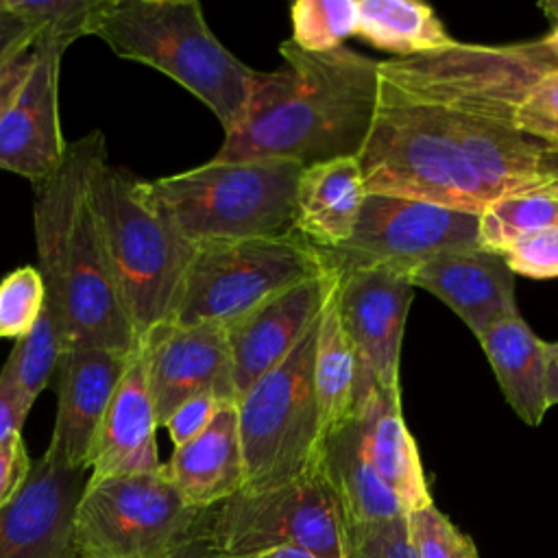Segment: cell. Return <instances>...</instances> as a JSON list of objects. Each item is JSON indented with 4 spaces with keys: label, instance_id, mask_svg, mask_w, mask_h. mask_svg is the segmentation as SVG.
Here are the masks:
<instances>
[{
    "label": "cell",
    "instance_id": "cell-1",
    "mask_svg": "<svg viewBox=\"0 0 558 558\" xmlns=\"http://www.w3.org/2000/svg\"><path fill=\"white\" fill-rule=\"evenodd\" d=\"M558 61L543 41L477 46L453 41L434 52L379 61L377 81L434 107L490 201L545 185L543 142L521 133L514 116Z\"/></svg>",
    "mask_w": 558,
    "mask_h": 558
},
{
    "label": "cell",
    "instance_id": "cell-2",
    "mask_svg": "<svg viewBox=\"0 0 558 558\" xmlns=\"http://www.w3.org/2000/svg\"><path fill=\"white\" fill-rule=\"evenodd\" d=\"M279 52L277 70L253 72L246 109L211 159L312 166L357 157L377 105L379 61L344 46L310 52L292 39Z\"/></svg>",
    "mask_w": 558,
    "mask_h": 558
},
{
    "label": "cell",
    "instance_id": "cell-3",
    "mask_svg": "<svg viewBox=\"0 0 558 558\" xmlns=\"http://www.w3.org/2000/svg\"><path fill=\"white\" fill-rule=\"evenodd\" d=\"M107 153L100 131L70 142L61 168L33 185L37 270L46 303L63 325V351L100 347L131 353L137 336L120 303L87 203V174Z\"/></svg>",
    "mask_w": 558,
    "mask_h": 558
},
{
    "label": "cell",
    "instance_id": "cell-4",
    "mask_svg": "<svg viewBox=\"0 0 558 558\" xmlns=\"http://www.w3.org/2000/svg\"><path fill=\"white\" fill-rule=\"evenodd\" d=\"M87 37L170 76L218 118L225 133L240 122L255 70L218 41L196 0H96Z\"/></svg>",
    "mask_w": 558,
    "mask_h": 558
},
{
    "label": "cell",
    "instance_id": "cell-5",
    "mask_svg": "<svg viewBox=\"0 0 558 558\" xmlns=\"http://www.w3.org/2000/svg\"><path fill=\"white\" fill-rule=\"evenodd\" d=\"M290 159L216 161L140 179L142 198L192 246L294 235L296 183Z\"/></svg>",
    "mask_w": 558,
    "mask_h": 558
},
{
    "label": "cell",
    "instance_id": "cell-6",
    "mask_svg": "<svg viewBox=\"0 0 558 558\" xmlns=\"http://www.w3.org/2000/svg\"><path fill=\"white\" fill-rule=\"evenodd\" d=\"M140 177L100 155L87 174V203L120 303L137 336L174 314L194 246L140 194Z\"/></svg>",
    "mask_w": 558,
    "mask_h": 558
},
{
    "label": "cell",
    "instance_id": "cell-7",
    "mask_svg": "<svg viewBox=\"0 0 558 558\" xmlns=\"http://www.w3.org/2000/svg\"><path fill=\"white\" fill-rule=\"evenodd\" d=\"M357 161L366 194L480 214L490 196L453 142L442 113L377 81V105Z\"/></svg>",
    "mask_w": 558,
    "mask_h": 558
},
{
    "label": "cell",
    "instance_id": "cell-8",
    "mask_svg": "<svg viewBox=\"0 0 558 558\" xmlns=\"http://www.w3.org/2000/svg\"><path fill=\"white\" fill-rule=\"evenodd\" d=\"M320 316L296 347L238 401L244 488L288 484L318 466L323 432L314 397V349Z\"/></svg>",
    "mask_w": 558,
    "mask_h": 558
},
{
    "label": "cell",
    "instance_id": "cell-9",
    "mask_svg": "<svg viewBox=\"0 0 558 558\" xmlns=\"http://www.w3.org/2000/svg\"><path fill=\"white\" fill-rule=\"evenodd\" d=\"M329 270L299 233L198 244L185 268L177 325H229L272 294Z\"/></svg>",
    "mask_w": 558,
    "mask_h": 558
},
{
    "label": "cell",
    "instance_id": "cell-10",
    "mask_svg": "<svg viewBox=\"0 0 558 558\" xmlns=\"http://www.w3.org/2000/svg\"><path fill=\"white\" fill-rule=\"evenodd\" d=\"M203 510L192 508L166 469L89 477L74 508L78 558H163L198 532Z\"/></svg>",
    "mask_w": 558,
    "mask_h": 558
},
{
    "label": "cell",
    "instance_id": "cell-11",
    "mask_svg": "<svg viewBox=\"0 0 558 558\" xmlns=\"http://www.w3.org/2000/svg\"><path fill=\"white\" fill-rule=\"evenodd\" d=\"M198 532L227 554L253 558L299 547L318 558H342L344 519L318 466L288 484L240 490L205 508Z\"/></svg>",
    "mask_w": 558,
    "mask_h": 558
},
{
    "label": "cell",
    "instance_id": "cell-12",
    "mask_svg": "<svg viewBox=\"0 0 558 558\" xmlns=\"http://www.w3.org/2000/svg\"><path fill=\"white\" fill-rule=\"evenodd\" d=\"M477 214L458 211L423 201L366 194L353 235L320 257L336 275L392 266L412 270L418 264L449 253L475 248Z\"/></svg>",
    "mask_w": 558,
    "mask_h": 558
},
{
    "label": "cell",
    "instance_id": "cell-13",
    "mask_svg": "<svg viewBox=\"0 0 558 558\" xmlns=\"http://www.w3.org/2000/svg\"><path fill=\"white\" fill-rule=\"evenodd\" d=\"M412 288L410 272L392 266L338 275L333 301L357 357L355 408L373 390H399L401 340Z\"/></svg>",
    "mask_w": 558,
    "mask_h": 558
},
{
    "label": "cell",
    "instance_id": "cell-14",
    "mask_svg": "<svg viewBox=\"0 0 558 558\" xmlns=\"http://www.w3.org/2000/svg\"><path fill=\"white\" fill-rule=\"evenodd\" d=\"M157 425L187 399L211 395L235 403L233 364L222 325L161 323L137 342Z\"/></svg>",
    "mask_w": 558,
    "mask_h": 558
},
{
    "label": "cell",
    "instance_id": "cell-15",
    "mask_svg": "<svg viewBox=\"0 0 558 558\" xmlns=\"http://www.w3.org/2000/svg\"><path fill=\"white\" fill-rule=\"evenodd\" d=\"M131 353L81 347L65 349L57 364V414L44 456L65 469L87 471L94 462L96 440L129 366Z\"/></svg>",
    "mask_w": 558,
    "mask_h": 558
},
{
    "label": "cell",
    "instance_id": "cell-16",
    "mask_svg": "<svg viewBox=\"0 0 558 558\" xmlns=\"http://www.w3.org/2000/svg\"><path fill=\"white\" fill-rule=\"evenodd\" d=\"M336 283L338 275L325 270L272 294L225 325L238 399L296 347L333 296Z\"/></svg>",
    "mask_w": 558,
    "mask_h": 558
},
{
    "label": "cell",
    "instance_id": "cell-17",
    "mask_svg": "<svg viewBox=\"0 0 558 558\" xmlns=\"http://www.w3.org/2000/svg\"><path fill=\"white\" fill-rule=\"evenodd\" d=\"M37 63L20 96L0 122V170L33 185L54 174L68 153L59 118V74L63 46L33 39Z\"/></svg>",
    "mask_w": 558,
    "mask_h": 558
},
{
    "label": "cell",
    "instance_id": "cell-18",
    "mask_svg": "<svg viewBox=\"0 0 558 558\" xmlns=\"http://www.w3.org/2000/svg\"><path fill=\"white\" fill-rule=\"evenodd\" d=\"M87 475L37 458L17 497L0 512V558H78L72 521Z\"/></svg>",
    "mask_w": 558,
    "mask_h": 558
},
{
    "label": "cell",
    "instance_id": "cell-19",
    "mask_svg": "<svg viewBox=\"0 0 558 558\" xmlns=\"http://www.w3.org/2000/svg\"><path fill=\"white\" fill-rule=\"evenodd\" d=\"M410 283L432 292L475 333L495 320L519 314L514 272L506 259L482 246L436 255L410 270Z\"/></svg>",
    "mask_w": 558,
    "mask_h": 558
},
{
    "label": "cell",
    "instance_id": "cell-20",
    "mask_svg": "<svg viewBox=\"0 0 558 558\" xmlns=\"http://www.w3.org/2000/svg\"><path fill=\"white\" fill-rule=\"evenodd\" d=\"M157 427L144 360L135 347L102 418L89 477L159 471L163 462L157 449Z\"/></svg>",
    "mask_w": 558,
    "mask_h": 558
},
{
    "label": "cell",
    "instance_id": "cell-21",
    "mask_svg": "<svg viewBox=\"0 0 558 558\" xmlns=\"http://www.w3.org/2000/svg\"><path fill=\"white\" fill-rule=\"evenodd\" d=\"M170 482L192 508L222 504L244 488V462L235 403H220L211 423L163 464Z\"/></svg>",
    "mask_w": 558,
    "mask_h": 558
},
{
    "label": "cell",
    "instance_id": "cell-22",
    "mask_svg": "<svg viewBox=\"0 0 558 558\" xmlns=\"http://www.w3.org/2000/svg\"><path fill=\"white\" fill-rule=\"evenodd\" d=\"M353 414L368 464L405 514L434 504L416 442L403 421L401 390H373Z\"/></svg>",
    "mask_w": 558,
    "mask_h": 558
},
{
    "label": "cell",
    "instance_id": "cell-23",
    "mask_svg": "<svg viewBox=\"0 0 558 558\" xmlns=\"http://www.w3.org/2000/svg\"><path fill=\"white\" fill-rule=\"evenodd\" d=\"M364 198L357 157L305 166L296 183L294 231L318 251L336 248L353 235Z\"/></svg>",
    "mask_w": 558,
    "mask_h": 558
},
{
    "label": "cell",
    "instance_id": "cell-24",
    "mask_svg": "<svg viewBox=\"0 0 558 558\" xmlns=\"http://www.w3.org/2000/svg\"><path fill=\"white\" fill-rule=\"evenodd\" d=\"M318 471L336 497L344 525L405 517L399 499L377 477L364 456L355 414L323 438Z\"/></svg>",
    "mask_w": 558,
    "mask_h": 558
},
{
    "label": "cell",
    "instance_id": "cell-25",
    "mask_svg": "<svg viewBox=\"0 0 558 558\" xmlns=\"http://www.w3.org/2000/svg\"><path fill=\"white\" fill-rule=\"evenodd\" d=\"M477 340L512 412L525 425H538L549 410L545 395V342L519 314L490 323Z\"/></svg>",
    "mask_w": 558,
    "mask_h": 558
},
{
    "label": "cell",
    "instance_id": "cell-26",
    "mask_svg": "<svg viewBox=\"0 0 558 558\" xmlns=\"http://www.w3.org/2000/svg\"><path fill=\"white\" fill-rule=\"evenodd\" d=\"M355 390L357 357L331 296L323 310L314 349V397L323 438L353 416Z\"/></svg>",
    "mask_w": 558,
    "mask_h": 558
},
{
    "label": "cell",
    "instance_id": "cell-27",
    "mask_svg": "<svg viewBox=\"0 0 558 558\" xmlns=\"http://www.w3.org/2000/svg\"><path fill=\"white\" fill-rule=\"evenodd\" d=\"M355 35L397 52L399 59L434 52L456 41L436 11L414 0H357Z\"/></svg>",
    "mask_w": 558,
    "mask_h": 558
},
{
    "label": "cell",
    "instance_id": "cell-28",
    "mask_svg": "<svg viewBox=\"0 0 558 558\" xmlns=\"http://www.w3.org/2000/svg\"><path fill=\"white\" fill-rule=\"evenodd\" d=\"M558 227V192L545 183L493 198L477 214V244L501 253L512 242Z\"/></svg>",
    "mask_w": 558,
    "mask_h": 558
},
{
    "label": "cell",
    "instance_id": "cell-29",
    "mask_svg": "<svg viewBox=\"0 0 558 558\" xmlns=\"http://www.w3.org/2000/svg\"><path fill=\"white\" fill-rule=\"evenodd\" d=\"M63 353V325L57 310L44 301V310L33 325V329L15 340L2 375L11 381L24 408L31 412L37 397L50 381V375L57 371L59 357Z\"/></svg>",
    "mask_w": 558,
    "mask_h": 558
},
{
    "label": "cell",
    "instance_id": "cell-30",
    "mask_svg": "<svg viewBox=\"0 0 558 558\" xmlns=\"http://www.w3.org/2000/svg\"><path fill=\"white\" fill-rule=\"evenodd\" d=\"M357 0H299L292 4V41L310 52L340 48L355 35Z\"/></svg>",
    "mask_w": 558,
    "mask_h": 558
},
{
    "label": "cell",
    "instance_id": "cell-31",
    "mask_svg": "<svg viewBox=\"0 0 558 558\" xmlns=\"http://www.w3.org/2000/svg\"><path fill=\"white\" fill-rule=\"evenodd\" d=\"M4 7L35 31V39L68 50L78 37H87L96 0H4Z\"/></svg>",
    "mask_w": 558,
    "mask_h": 558
},
{
    "label": "cell",
    "instance_id": "cell-32",
    "mask_svg": "<svg viewBox=\"0 0 558 558\" xmlns=\"http://www.w3.org/2000/svg\"><path fill=\"white\" fill-rule=\"evenodd\" d=\"M46 301L37 266H20L0 279V340L24 338L37 323Z\"/></svg>",
    "mask_w": 558,
    "mask_h": 558
},
{
    "label": "cell",
    "instance_id": "cell-33",
    "mask_svg": "<svg viewBox=\"0 0 558 558\" xmlns=\"http://www.w3.org/2000/svg\"><path fill=\"white\" fill-rule=\"evenodd\" d=\"M405 519L416 558H480L473 538L456 527L434 504L410 512Z\"/></svg>",
    "mask_w": 558,
    "mask_h": 558
},
{
    "label": "cell",
    "instance_id": "cell-34",
    "mask_svg": "<svg viewBox=\"0 0 558 558\" xmlns=\"http://www.w3.org/2000/svg\"><path fill=\"white\" fill-rule=\"evenodd\" d=\"M405 517L377 523L344 525L342 558H416L408 538Z\"/></svg>",
    "mask_w": 558,
    "mask_h": 558
},
{
    "label": "cell",
    "instance_id": "cell-35",
    "mask_svg": "<svg viewBox=\"0 0 558 558\" xmlns=\"http://www.w3.org/2000/svg\"><path fill=\"white\" fill-rule=\"evenodd\" d=\"M514 124L521 133L558 148V68L547 72L525 96Z\"/></svg>",
    "mask_w": 558,
    "mask_h": 558
},
{
    "label": "cell",
    "instance_id": "cell-36",
    "mask_svg": "<svg viewBox=\"0 0 558 558\" xmlns=\"http://www.w3.org/2000/svg\"><path fill=\"white\" fill-rule=\"evenodd\" d=\"M514 275L530 279L558 277V227H549L512 242L499 253Z\"/></svg>",
    "mask_w": 558,
    "mask_h": 558
},
{
    "label": "cell",
    "instance_id": "cell-37",
    "mask_svg": "<svg viewBox=\"0 0 558 558\" xmlns=\"http://www.w3.org/2000/svg\"><path fill=\"white\" fill-rule=\"evenodd\" d=\"M222 401H218L211 395H201V397H192L185 403H181L163 423V427L168 429V436L172 440L174 447L185 445L187 440L196 438L214 418V414L218 412Z\"/></svg>",
    "mask_w": 558,
    "mask_h": 558
},
{
    "label": "cell",
    "instance_id": "cell-38",
    "mask_svg": "<svg viewBox=\"0 0 558 558\" xmlns=\"http://www.w3.org/2000/svg\"><path fill=\"white\" fill-rule=\"evenodd\" d=\"M31 466L33 460L26 451L22 434H13L0 442V512L17 497Z\"/></svg>",
    "mask_w": 558,
    "mask_h": 558
},
{
    "label": "cell",
    "instance_id": "cell-39",
    "mask_svg": "<svg viewBox=\"0 0 558 558\" xmlns=\"http://www.w3.org/2000/svg\"><path fill=\"white\" fill-rule=\"evenodd\" d=\"M35 63H37V48L35 44H31L0 70V122L11 109V105L15 102V98L20 96L22 87L26 85Z\"/></svg>",
    "mask_w": 558,
    "mask_h": 558
},
{
    "label": "cell",
    "instance_id": "cell-40",
    "mask_svg": "<svg viewBox=\"0 0 558 558\" xmlns=\"http://www.w3.org/2000/svg\"><path fill=\"white\" fill-rule=\"evenodd\" d=\"M35 39V31L0 0V70Z\"/></svg>",
    "mask_w": 558,
    "mask_h": 558
},
{
    "label": "cell",
    "instance_id": "cell-41",
    "mask_svg": "<svg viewBox=\"0 0 558 558\" xmlns=\"http://www.w3.org/2000/svg\"><path fill=\"white\" fill-rule=\"evenodd\" d=\"M28 410L20 401L11 381L0 373V442L13 434H22Z\"/></svg>",
    "mask_w": 558,
    "mask_h": 558
},
{
    "label": "cell",
    "instance_id": "cell-42",
    "mask_svg": "<svg viewBox=\"0 0 558 558\" xmlns=\"http://www.w3.org/2000/svg\"><path fill=\"white\" fill-rule=\"evenodd\" d=\"M163 558H244V556H233L216 547L205 534L196 532L177 547H172Z\"/></svg>",
    "mask_w": 558,
    "mask_h": 558
},
{
    "label": "cell",
    "instance_id": "cell-43",
    "mask_svg": "<svg viewBox=\"0 0 558 558\" xmlns=\"http://www.w3.org/2000/svg\"><path fill=\"white\" fill-rule=\"evenodd\" d=\"M545 360H547L545 395H547V408H551V405H558V342H545Z\"/></svg>",
    "mask_w": 558,
    "mask_h": 558
},
{
    "label": "cell",
    "instance_id": "cell-44",
    "mask_svg": "<svg viewBox=\"0 0 558 558\" xmlns=\"http://www.w3.org/2000/svg\"><path fill=\"white\" fill-rule=\"evenodd\" d=\"M541 174L558 192V148L547 146L541 155Z\"/></svg>",
    "mask_w": 558,
    "mask_h": 558
},
{
    "label": "cell",
    "instance_id": "cell-45",
    "mask_svg": "<svg viewBox=\"0 0 558 558\" xmlns=\"http://www.w3.org/2000/svg\"><path fill=\"white\" fill-rule=\"evenodd\" d=\"M253 558H318V556L312 554V551L299 549V547H277V549L262 551V554H257Z\"/></svg>",
    "mask_w": 558,
    "mask_h": 558
},
{
    "label": "cell",
    "instance_id": "cell-46",
    "mask_svg": "<svg viewBox=\"0 0 558 558\" xmlns=\"http://www.w3.org/2000/svg\"><path fill=\"white\" fill-rule=\"evenodd\" d=\"M541 41H543V46L547 48V52L558 61V24H556L554 31H551L549 35H545Z\"/></svg>",
    "mask_w": 558,
    "mask_h": 558
},
{
    "label": "cell",
    "instance_id": "cell-47",
    "mask_svg": "<svg viewBox=\"0 0 558 558\" xmlns=\"http://www.w3.org/2000/svg\"><path fill=\"white\" fill-rule=\"evenodd\" d=\"M541 9H543L551 20H556V24H558V0L545 2V4H541Z\"/></svg>",
    "mask_w": 558,
    "mask_h": 558
}]
</instances>
